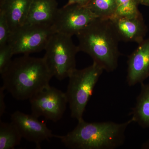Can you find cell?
Here are the masks:
<instances>
[{
  "mask_svg": "<svg viewBox=\"0 0 149 149\" xmlns=\"http://www.w3.org/2000/svg\"><path fill=\"white\" fill-rule=\"evenodd\" d=\"M53 77L44 57L23 55L13 60L1 74L2 87L15 99L24 101L49 85Z\"/></svg>",
  "mask_w": 149,
  "mask_h": 149,
  "instance_id": "cell-1",
  "label": "cell"
},
{
  "mask_svg": "<svg viewBox=\"0 0 149 149\" xmlns=\"http://www.w3.org/2000/svg\"><path fill=\"white\" fill-rule=\"evenodd\" d=\"M79 52L87 54L104 70L117 68L120 42L110 19L97 18L76 35Z\"/></svg>",
  "mask_w": 149,
  "mask_h": 149,
  "instance_id": "cell-2",
  "label": "cell"
},
{
  "mask_svg": "<svg viewBox=\"0 0 149 149\" xmlns=\"http://www.w3.org/2000/svg\"><path fill=\"white\" fill-rule=\"evenodd\" d=\"M133 122L131 118L122 123H90L82 119L72 131L58 138L68 149H116L124 144L126 129Z\"/></svg>",
  "mask_w": 149,
  "mask_h": 149,
  "instance_id": "cell-3",
  "label": "cell"
},
{
  "mask_svg": "<svg viewBox=\"0 0 149 149\" xmlns=\"http://www.w3.org/2000/svg\"><path fill=\"white\" fill-rule=\"evenodd\" d=\"M102 68L93 63L88 67L76 69L70 74L66 94L72 118L80 120L95 86L103 72Z\"/></svg>",
  "mask_w": 149,
  "mask_h": 149,
  "instance_id": "cell-4",
  "label": "cell"
},
{
  "mask_svg": "<svg viewBox=\"0 0 149 149\" xmlns=\"http://www.w3.org/2000/svg\"><path fill=\"white\" fill-rule=\"evenodd\" d=\"M44 58L53 76L59 80L69 77L76 68L75 57L79 52L71 37L55 33L50 38Z\"/></svg>",
  "mask_w": 149,
  "mask_h": 149,
  "instance_id": "cell-5",
  "label": "cell"
},
{
  "mask_svg": "<svg viewBox=\"0 0 149 149\" xmlns=\"http://www.w3.org/2000/svg\"><path fill=\"white\" fill-rule=\"evenodd\" d=\"M55 33L52 25H23L12 32L8 44L12 48L14 55H29L45 50Z\"/></svg>",
  "mask_w": 149,
  "mask_h": 149,
  "instance_id": "cell-6",
  "label": "cell"
},
{
  "mask_svg": "<svg viewBox=\"0 0 149 149\" xmlns=\"http://www.w3.org/2000/svg\"><path fill=\"white\" fill-rule=\"evenodd\" d=\"M32 114L56 122L64 114L68 103L65 93L49 85L29 100Z\"/></svg>",
  "mask_w": 149,
  "mask_h": 149,
  "instance_id": "cell-7",
  "label": "cell"
},
{
  "mask_svg": "<svg viewBox=\"0 0 149 149\" xmlns=\"http://www.w3.org/2000/svg\"><path fill=\"white\" fill-rule=\"evenodd\" d=\"M97 18L85 6H65L58 9L52 27L55 33L72 37L77 35Z\"/></svg>",
  "mask_w": 149,
  "mask_h": 149,
  "instance_id": "cell-8",
  "label": "cell"
},
{
  "mask_svg": "<svg viewBox=\"0 0 149 149\" xmlns=\"http://www.w3.org/2000/svg\"><path fill=\"white\" fill-rule=\"evenodd\" d=\"M11 120L16 126L22 138L34 143L38 148H40L41 143L44 141L58 137L54 135L46 123L40 121L38 118L32 114L16 111L11 114Z\"/></svg>",
  "mask_w": 149,
  "mask_h": 149,
  "instance_id": "cell-9",
  "label": "cell"
},
{
  "mask_svg": "<svg viewBox=\"0 0 149 149\" xmlns=\"http://www.w3.org/2000/svg\"><path fill=\"white\" fill-rule=\"evenodd\" d=\"M126 81L129 86L141 84L149 77V38L139 44L127 61Z\"/></svg>",
  "mask_w": 149,
  "mask_h": 149,
  "instance_id": "cell-10",
  "label": "cell"
},
{
  "mask_svg": "<svg viewBox=\"0 0 149 149\" xmlns=\"http://www.w3.org/2000/svg\"><path fill=\"white\" fill-rule=\"evenodd\" d=\"M110 20L120 41L139 44L145 40L148 27L143 15L129 18L113 17Z\"/></svg>",
  "mask_w": 149,
  "mask_h": 149,
  "instance_id": "cell-11",
  "label": "cell"
},
{
  "mask_svg": "<svg viewBox=\"0 0 149 149\" xmlns=\"http://www.w3.org/2000/svg\"><path fill=\"white\" fill-rule=\"evenodd\" d=\"M58 9L55 0H33L23 25L52 26Z\"/></svg>",
  "mask_w": 149,
  "mask_h": 149,
  "instance_id": "cell-12",
  "label": "cell"
},
{
  "mask_svg": "<svg viewBox=\"0 0 149 149\" xmlns=\"http://www.w3.org/2000/svg\"><path fill=\"white\" fill-rule=\"evenodd\" d=\"M33 0H2L0 10L6 15L11 32L23 25Z\"/></svg>",
  "mask_w": 149,
  "mask_h": 149,
  "instance_id": "cell-13",
  "label": "cell"
},
{
  "mask_svg": "<svg viewBox=\"0 0 149 149\" xmlns=\"http://www.w3.org/2000/svg\"><path fill=\"white\" fill-rule=\"evenodd\" d=\"M141 85V91L130 113L131 118L142 128H149V83Z\"/></svg>",
  "mask_w": 149,
  "mask_h": 149,
  "instance_id": "cell-14",
  "label": "cell"
},
{
  "mask_svg": "<svg viewBox=\"0 0 149 149\" xmlns=\"http://www.w3.org/2000/svg\"><path fill=\"white\" fill-rule=\"evenodd\" d=\"M22 137L15 125L0 121V149H13L19 145Z\"/></svg>",
  "mask_w": 149,
  "mask_h": 149,
  "instance_id": "cell-15",
  "label": "cell"
},
{
  "mask_svg": "<svg viewBox=\"0 0 149 149\" xmlns=\"http://www.w3.org/2000/svg\"><path fill=\"white\" fill-rule=\"evenodd\" d=\"M85 6L98 18L110 19L114 16L116 10V0H91Z\"/></svg>",
  "mask_w": 149,
  "mask_h": 149,
  "instance_id": "cell-16",
  "label": "cell"
},
{
  "mask_svg": "<svg viewBox=\"0 0 149 149\" xmlns=\"http://www.w3.org/2000/svg\"><path fill=\"white\" fill-rule=\"evenodd\" d=\"M116 10L114 17H134L142 16L137 0H116Z\"/></svg>",
  "mask_w": 149,
  "mask_h": 149,
  "instance_id": "cell-17",
  "label": "cell"
},
{
  "mask_svg": "<svg viewBox=\"0 0 149 149\" xmlns=\"http://www.w3.org/2000/svg\"><path fill=\"white\" fill-rule=\"evenodd\" d=\"M14 55L12 48L8 44L0 47V73H4L11 63Z\"/></svg>",
  "mask_w": 149,
  "mask_h": 149,
  "instance_id": "cell-18",
  "label": "cell"
},
{
  "mask_svg": "<svg viewBox=\"0 0 149 149\" xmlns=\"http://www.w3.org/2000/svg\"><path fill=\"white\" fill-rule=\"evenodd\" d=\"M11 32L6 15L0 10V47L8 43Z\"/></svg>",
  "mask_w": 149,
  "mask_h": 149,
  "instance_id": "cell-19",
  "label": "cell"
},
{
  "mask_svg": "<svg viewBox=\"0 0 149 149\" xmlns=\"http://www.w3.org/2000/svg\"><path fill=\"white\" fill-rule=\"evenodd\" d=\"M5 91L2 86L0 88V116H2L5 111L6 108L5 102V94L4 91Z\"/></svg>",
  "mask_w": 149,
  "mask_h": 149,
  "instance_id": "cell-20",
  "label": "cell"
},
{
  "mask_svg": "<svg viewBox=\"0 0 149 149\" xmlns=\"http://www.w3.org/2000/svg\"><path fill=\"white\" fill-rule=\"evenodd\" d=\"M91 0H68L65 6L76 4L81 6H86Z\"/></svg>",
  "mask_w": 149,
  "mask_h": 149,
  "instance_id": "cell-21",
  "label": "cell"
},
{
  "mask_svg": "<svg viewBox=\"0 0 149 149\" xmlns=\"http://www.w3.org/2000/svg\"><path fill=\"white\" fill-rule=\"evenodd\" d=\"M139 4L149 6V0H137Z\"/></svg>",
  "mask_w": 149,
  "mask_h": 149,
  "instance_id": "cell-22",
  "label": "cell"
},
{
  "mask_svg": "<svg viewBox=\"0 0 149 149\" xmlns=\"http://www.w3.org/2000/svg\"><path fill=\"white\" fill-rule=\"evenodd\" d=\"M141 149H149V139L142 144Z\"/></svg>",
  "mask_w": 149,
  "mask_h": 149,
  "instance_id": "cell-23",
  "label": "cell"
}]
</instances>
